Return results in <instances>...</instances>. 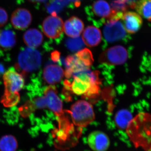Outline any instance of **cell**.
Here are the masks:
<instances>
[{
	"instance_id": "18",
	"label": "cell",
	"mask_w": 151,
	"mask_h": 151,
	"mask_svg": "<svg viewBox=\"0 0 151 151\" xmlns=\"http://www.w3.org/2000/svg\"><path fill=\"white\" fill-rule=\"evenodd\" d=\"M23 40L28 47L36 48L42 43L43 36L38 29L35 28L30 29L24 34Z\"/></svg>"
},
{
	"instance_id": "17",
	"label": "cell",
	"mask_w": 151,
	"mask_h": 151,
	"mask_svg": "<svg viewBox=\"0 0 151 151\" xmlns=\"http://www.w3.org/2000/svg\"><path fill=\"white\" fill-rule=\"evenodd\" d=\"M82 39L87 46L89 47L97 46L102 39L101 31L98 28L90 26L84 29Z\"/></svg>"
},
{
	"instance_id": "6",
	"label": "cell",
	"mask_w": 151,
	"mask_h": 151,
	"mask_svg": "<svg viewBox=\"0 0 151 151\" xmlns=\"http://www.w3.org/2000/svg\"><path fill=\"white\" fill-rule=\"evenodd\" d=\"M68 112L70 114L74 125L81 128L87 127L95 119L93 107L85 100L75 102Z\"/></svg>"
},
{
	"instance_id": "10",
	"label": "cell",
	"mask_w": 151,
	"mask_h": 151,
	"mask_svg": "<svg viewBox=\"0 0 151 151\" xmlns=\"http://www.w3.org/2000/svg\"><path fill=\"white\" fill-rule=\"evenodd\" d=\"M87 13L97 23H105L109 19L112 11L109 4L105 0H97L87 9Z\"/></svg>"
},
{
	"instance_id": "22",
	"label": "cell",
	"mask_w": 151,
	"mask_h": 151,
	"mask_svg": "<svg viewBox=\"0 0 151 151\" xmlns=\"http://www.w3.org/2000/svg\"><path fill=\"white\" fill-rule=\"evenodd\" d=\"M135 9L141 17L151 20V0H138Z\"/></svg>"
},
{
	"instance_id": "4",
	"label": "cell",
	"mask_w": 151,
	"mask_h": 151,
	"mask_svg": "<svg viewBox=\"0 0 151 151\" xmlns=\"http://www.w3.org/2000/svg\"><path fill=\"white\" fill-rule=\"evenodd\" d=\"M94 62L92 52L87 48H83L73 55H69L65 58L66 69L64 75L70 78L74 72L90 68Z\"/></svg>"
},
{
	"instance_id": "16",
	"label": "cell",
	"mask_w": 151,
	"mask_h": 151,
	"mask_svg": "<svg viewBox=\"0 0 151 151\" xmlns=\"http://www.w3.org/2000/svg\"><path fill=\"white\" fill-rule=\"evenodd\" d=\"M64 31L65 34L72 38L79 37L84 28V24L81 19L72 17L64 23Z\"/></svg>"
},
{
	"instance_id": "8",
	"label": "cell",
	"mask_w": 151,
	"mask_h": 151,
	"mask_svg": "<svg viewBox=\"0 0 151 151\" xmlns=\"http://www.w3.org/2000/svg\"><path fill=\"white\" fill-rule=\"evenodd\" d=\"M127 50L122 45H116L103 52L99 58L100 63L110 65H120L128 59Z\"/></svg>"
},
{
	"instance_id": "20",
	"label": "cell",
	"mask_w": 151,
	"mask_h": 151,
	"mask_svg": "<svg viewBox=\"0 0 151 151\" xmlns=\"http://www.w3.org/2000/svg\"><path fill=\"white\" fill-rule=\"evenodd\" d=\"M131 112L126 109L118 111L115 117V122L118 128L122 129H127L133 119Z\"/></svg>"
},
{
	"instance_id": "13",
	"label": "cell",
	"mask_w": 151,
	"mask_h": 151,
	"mask_svg": "<svg viewBox=\"0 0 151 151\" xmlns=\"http://www.w3.org/2000/svg\"><path fill=\"white\" fill-rule=\"evenodd\" d=\"M32 16L29 11L24 8L15 10L11 16V23L16 29L23 30L27 28L31 24Z\"/></svg>"
},
{
	"instance_id": "25",
	"label": "cell",
	"mask_w": 151,
	"mask_h": 151,
	"mask_svg": "<svg viewBox=\"0 0 151 151\" xmlns=\"http://www.w3.org/2000/svg\"><path fill=\"white\" fill-rule=\"evenodd\" d=\"M8 14L6 11L0 7V27L4 26L8 20Z\"/></svg>"
},
{
	"instance_id": "2",
	"label": "cell",
	"mask_w": 151,
	"mask_h": 151,
	"mask_svg": "<svg viewBox=\"0 0 151 151\" xmlns=\"http://www.w3.org/2000/svg\"><path fill=\"white\" fill-rule=\"evenodd\" d=\"M127 129L134 145L146 150L151 149V114H138L132 119Z\"/></svg>"
},
{
	"instance_id": "15",
	"label": "cell",
	"mask_w": 151,
	"mask_h": 151,
	"mask_svg": "<svg viewBox=\"0 0 151 151\" xmlns=\"http://www.w3.org/2000/svg\"><path fill=\"white\" fill-rule=\"evenodd\" d=\"M64 76V71L62 68L56 64H50L43 70L44 80L50 85L59 83Z\"/></svg>"
},
{
	"instance_id": "27",
	"label": "cell",
	"mask_w": 151,
	"mask_h": 151,
	"mask_svg": "<svg viewBox=\"0 0 151 151\" xmlns=\"http://www.w3.org/2000/svg\"><path fill=\"white\" fill-rule=\"evenodd\" d=\"M28 1L32 3H36L43 2L45 1L46 0H28Z\"/></svg>"
},
{
	"instance_id": "26",
	"label": "cell",
	"mask_w": 151,
	"mask_h": 151,
	"mask_svg": "<svg viewBox=\"0 0 151 151\" xmlns=\"http://www.w3.org/2000/svg\"><path fill=\"white\" fill-rule=\"evenodd\" d=\"M128 4V6L132 9H135L136 3L138 0H125Z\"/></svg>"
},
{
	"instance_id": "12",
	"label": "cell",
	"mask_w": 151,
	"mask_h": 151,
	"mask_svg": "<svg viewBox=\"0 0 151 151\" xmlns=\"http://www.w3.org/2000/svg\"><path fill=\"white\" fill-rule=\"evenodd\" d=\"M88 145L94 151H106L110 145V140L106 134L95 131L89 134L87 139Z\"/></svg>"
},
{
	"instance_id": "24",
	"label": "cell",
	"mask_w": 151,
	"mask_h": 151,
	"mask_svg": "<svg viewBox=\"0 0 151 151\" xmlns=\"http://www.w3.org/2000/svg\"><path fill=\"white\" fill-rule=\"evenodd\" d=\"M111 5L112 10L116 12H125L129 6L125 0H113Z\"/></svg>"
},
{
	"instance_id": "5",
	"label": "cell",
	"mask_w": 151,
	"mask_h": 151,
	"mask_svg": "<svg viewBox=\"0 0 151 151\" xmlns=\"http://www.w3.org/2000/svg\"><path fill=\"white\" fill-rule=\"evenodd\" d=\"M35 108H48L58 117V120L65 116L63 109V103L57 94L55 87L50 85L44 92L43 97L36 99L34 101Z\"/></svg>"
},
{
	"instance_id": "28",
	"label": "cell",
	"mask_w": 151,
	"mask_h": 151,
	"mask_svg": "<svg viewBox=\"0 0 151 151\" xmlns=\"http://www.w3.org/2000/svg\"><path fill=\"white\" fill-rule=\"evenodd\" d=\"M4 68L1 64L0 63V76L4 73Z\"/></svg>"
},
{
	"instance_id": "7",
	"label": "cell",
	"mask_w": 151,
	"mask_h": 151,
	"mask_svg": "<svg viewBox=\"0 0 151 151\" xmlns=\"http://www.w3.org/2000/svg\"><path fill=\"white\" fill-rule=\"evenodd\" d=\"M42 62L40 53L35 48L28 47L22 50L18 58V65L23 71L30 72L36 70Z\"/></svg>"
},
{
	"instance_id": "9",
	"label": "cell",
	"mask_w": 151,
	"mask_h": 151,
	"mask_svg": "<svg viewBox=\"0 0 151 151\" xmlns=\"http://www.w3.org/2000/svg\"><path fill=\"white\" fill-rule=\"evenodd\" d=\"M64 24L61 18L55 12L47 17L42 23V31L47 37L51 39L59 37L64 31Z\"/></svg>"
},
{
	"instance_id": "11",
	"label": "cell",
	"mask_w": 151,
	"mask_h": 151,
	"mask_svg": "<svg viewBox=\"0 0 151 151\" xmlns=\"http://www.w3.org/2000/svg\"><path fill=\"white\" fill-rule=\"evenodd\" d=\"M103 34L105 40L114 42L123 40L127 35L124 25L119 20L109 21L105 23Z\"/></svg>"
},
{
	"instance_id": "21",
	"label": "cell",
	"mask_w": 151,
	"mask_h": 151,
	"mask_svg": "<svg viewBox=\"0 0 151 151\" xmlns=\"http://www.w3.org/2000/svg\"><path fill=\"white\" fill-rule=\"evenodd\" d=\"M18 142L12 135H6L0 138V151H16Z\"/></svg>"
},
{
	"instance_id": "19",
	"label": "cell",
	"mask_w": 151,
	"mask_h": 151,
	"mask_svg": "<svg viewBox=\"0 0 151 151\" xmlns=\"http://www.w3.org/2000/svg\"><path fill=\"white\" fill-rule=\"evenodd\" d=\"M17 42L14 32L9 29L0 30V49L8 50L13 48Z\"/></svg>"
},
{
	"instance_id": "23",
	"label": "cell",
	"mask_w": 151,
	"mask_h": 151,
	"mask_svg": "<svg viewBox=\"0 0 151 151\" xmlns=\"http://www.w3.org/2000/svg\"><path fill=\"white\" fill-rule=\"evenodd\" d=\"M65 45L70 51L76 52L83 49L84 43L82 38L78 37L67 39L65 41Z\"/></svg>"
},
{
	"instance_id": "1",
	"label": "cell",
	"mask_w": 151,
	"mask_h": 151,
	"mask_svg": "<svg viewBox=\"0 0 151 151\" xmlns=\"http://www.w3.org/2000/svg\"><path fill=\"white\" fill-rule=\"evenodd\" d=\"M70 78L72 81H64V90L86 99H94L100 94L101 82L98 71L86 68L74 72Z\"/></svg>"
},
{
	"instance_id": "3",
	"label": "cell",
	"mask_w": 151,
	"mask_h": 151,
	"mask_svg": "<svg viewBox=\"0 0 151 151\" xmlns=\"http://www.w3.org/2000/svg\"><path fill=\"white\" fill-rule=\"evenodd\" d=\"M5 91L1 103L5 107H12L17 105L20 100L19 92L24 84L23 77L15 70H9L3 76Z\"/></svg>"
},
{
	"instance_id": "14",
	"label": "cell",
	"mask_w": 151,
	"mask_h": 151,
	"mask_svg": "<svg viewBox=\"0 0 151 151\" xmlns=\"http://www.w3.org/2000/svg\"><path fill=\"white\" fill-rule=\"evenodd\" d=\"M122 19L126 32L129 34L137 32L143 24L142 17L135 12H125Z\"/></svg>"
}]
</instances>
